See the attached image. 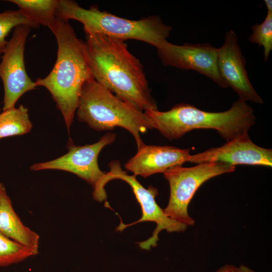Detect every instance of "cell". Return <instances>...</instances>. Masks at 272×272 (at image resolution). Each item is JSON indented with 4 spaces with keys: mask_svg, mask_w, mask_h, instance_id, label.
I'll use <instances>...</instances> for the list:
<instances>
[{
    "mask_svg": "<svg viewBox=\"0 0 272 272\" xmlns=\"http://www.w3.org/2000/svg\"><path fill=\"white\" fill-rule=\"evenodd\" d=\"M56 17L65 22L69 20L80 22L86 35L97 33L125 41L134 39L156 48L167 41L172 30L156 15L131 20L101 11L96 6L86 9L71 0H58Z\"/></svg>",
    "mask_w": 272,
    "mask_h": 272,
    "instance_id": "277c9868",
    "label": "cell"
},
{
    "mask_svg": "<svg viewBox=\"0 0 272 272\" xmlns=\"http://www.w3.org/2000/svg\"><path fill=\"white\" fill-rule=\"evenodd\" d=\"M20 25H26L31 28H37L39 25L30 20L19 10H8L0 13V52L4 51L9 32Z\"/></svg>",
    "mask_w": 272,
    "mask_h": 272,
    "instance_id": "ac0fdd59",
    "label": "cell"
},
{
    "mask_svg": "<svg viewBox=\"0 0 272 272\" xmlns=\"http://www.w3.org/2000/svg\"><path fill=\"white\" fill-rule=\"evenodd\" d=\"M115 139V133L108 132L96 143L84 146H76L70 139L66 154L51 161L34 164L30 169L33 171L49 169L69 172L86 181L94 189L105 174L98 165L99 154Z\"/></svg>",
    "mask_w": 272,
    "mask_h": 272,
    "instance_id": "9c48e42d",
    "label": "cell"
},
{
    "mask_svg": "<svg viewBox=\"0 0 272 272\" xmlns=\"http://www.w3.org/2000/svg\"><path fill=\"white\" fill-rule=\"evenodd\" d=\"M0 233L26 247L34 255L39 253V235L21 221L2 182H0Z\"/></svg>",
    "mask_w": 272,
    "mask_h": 272,
    "instance_id": "5bb4252c",
    "label": "cell"
},
{
    "mask_svg": "<svg viewBox=\"0 0 272 272\" xmlns=\"http://www.w3.org/2000/svg\"><path fill=\"white\" fill-rule=\"evenodd\" d=\"M162 63L203 75L222 88L228 86L221 78L217 64V48L209 43L175 45L167 41L156 48Z\"/></svg>",
    "mask_w": 272,
    "mask_h": 272,
    "instance_id": "30bf717a",
    "label": "cell"
},
{
    "mask_svg": "<svg viewBox=\"0 0 272 272\" xmlns=\"http://www.w3.org/2000/svg\"><path fill=\"white\" fill-rule=\"evenodd\" d=\"M189 149L174 146L145 145L124 164L125 168L135 176L144 178L164 173L167 169L188 162Z\"/></svg>",
    "mask_w": 272,
    "mask_h": 272,
    "instance_id": "4fadbf2b",
    "label": "cell"
},
{
    "mask_svg": "<svg viewBox=\"0 0 272 272\" xmlns=\"http://www.w3.org/2000/svg\"><path fill=\"white\" fill-rule=\"evenodd\" d=\"M50 30L57 41L56 60L46 77L34 82L36 87H44L49 92L69 132L83 86L94 78L85 42L78 38L68 22L57 18Z\"/></svg>",
    "mask_w": 272,
    "mask_h": 272,
    "instance_id": "7a4b0ae2",
    "label": "cell"
},
{
    "mask_svg": "<svg viewBox=\"0 0 272 272\" xmlns=\"http://www.w3.org/2000/svg\"><path fill=\"white\" fill-rule=\"evenodd\" d=\"M77 116L97 131H110L116 127L126 129L133 136L138 150L146 145L140 133L154 129L144 112L121 100L94 79L83 86Z\"/></svg>",
    "mask_w": 272,
    "mask_h": 272,
    "instance_id": "5b68a950",
    "label": "cell"
},
{
    "mask_svg": "<svg viewBox=\"0 0 272 272\" xmlns=\"http://www.w3.org/2000/svg\"><path fill=\"white\" fill-rule=\"evenodd\" d=\"M249 40L264 48V61H266L272 50V13L267 12L264 21L251 27Z\"/></svg>",
    "mask_w": 272,
    "mask_h": 272,
    "instance_id": "d6986e66",
    "label": "cell"
},
{
    "mask_svg": "<svg viewBox=\"0 0 272 272\" xmlns=\"http://www.w3.org/2000/svg\"><path fill=\"white\" fill-rule=\"evenodd\" d=\"M217 64L221 78L244 101L262 104L249 79L246 60L239 47L238 38L232 30L225 34L224 43L217 48Z\"/></svg>",
    "mask_w": 272,
    "mask_h": 272,
    "instance_id": "8fae6325",
    "label": "cell"
},
{
    "mask_svg": "<svg viewBox=\"0 0 272 272\" xmlns=\"http://www.w3.org/2000/svg\"><path fill=\"white\" fill-rule=\"evenodd\" d=\"M31 28L20 25L7 41L0 62V78L4 89L3 110L15 107L19 99L36 86L28 76L24 63V50Z\"/></svg>",
    "mask_w": 272,
    "mask_h": 272,
    "instance_id": "ba28073f",
    "label": "cell"
},
{
    "mask_svg": "<svg viewBox=\"0 0 272 272\" xmlns=\"http://www.w3.org/2000/svg\"><path fill=\"white\" fill-rule=\"evenodd\" d=\"M188 162L197 164L222 163L235 166L250 165L271 167L272 150L255 144L247 133L227 142L221 147L190 155Z\"/></svg>",
    "mask_w": 272,
    "mask_h": 272,
    "instance_id": "7c38bea8",
    "label": "cell"
},
{
    "mask_svg": "<svg viewBox=\"0 0 272 272\" xmlns=\"http://www.w3.org/2000/svg\"><path fill=\"white\" fill-rule=\"evenodd\" d=\"M214 272H255L248 266L244 264L236 266L233 264H225Z\"/></svg>",
    "mask_w": 272,
    "mask_h": 272,
    "instance_id": "ffe728a7",
    "label": "cell"
},
{
    "mask_svg": "<svg viewBox=\"0 0 272 272\" xmlns=\"http://www.w3.org/2000/svg\"><path fill=\"white\" fill-rule=\"evenodd\" d=\"M32 127L28 109L23 105L3 110L0 113V139L29 132Z\"/></svg>",
    "mask_w": 272,
    "mask_h": 272,
    "instance_id": "2e32d148",
    "label": "cell"
},
{
    "mask_svg": "<svg viewBox=\"0 0 272 272\" xmlns=\"http://www.w3.org/2000/svg\"><path fill=\"white\" fill-rule=\"evenodd\" d=\"M264 2L266 7L267 12L272 13V1L264 0Z\"/></svg>",
    "mask_w": 272,
    "mask_h": 272,
    "instance_id": "44dd1931",
    "label": "cell"
},
{
    "mask_svg": "<svg viewBox=\"0 0 272 272\" xmlns=\"http://www.w3.org/2000/svg\"><path fill=\"white\" fill-rule=\"evenodd\" d=\"M94 79L137 110H158L144 67L125 40L101 34L86 35L85 42Z\"/></svg>",
    "mask_w": 272,
    "mask_h": 272,
    "instance_id": "6da1fadb",
    "label": "cell"
},
{
    "mask_svg": "<svg viewBox=\"0 0 272 272\" xmlns=\"http://www.w3.org/2000/svg\"><path fill=\"white\" fill-rule=\"evenodd\" d=\"M34 23L48 27H53L57 18L56 12L58 0H10Z\"/></svg>",
    "mask_w": 272,
    "mask_h": 272,
    "instance_id": "9a60e30c",
    "label": "cell"
},
{
    "mask_svg": "<svg viewBox=\"0 0 272 272\" xmlns=\"http://www.w3.org/2000/svg\"><path fill=\"white\" fill-rule=\"evenodd\" d=\"M110 170L105 172L104 175L98 183L95 191L99 195L106 193L105 190V185L110 181L114 179H120L126 182L131 188L135 198L139 203L142 211L141 218L133 223L128 224L122 222L116 227L117 231L121 232L126 228L137 223L144 222H153L156 223V227L153 232L152 236L147 240L138 242L139 247L142 249L149 250L151 247L157 245L159 240L158 235L162 230L167 232H183L188 226L177 222L168 217L156 202L155 197L158 195V189L152 186L149 188L144 187L137 180L136 176L128 175L122 169L120 162L118 160H112L108 165Z\"/></svg>",
    "mask_w": 272,
    "mask_h": 272,
    "instance_id": "8992f818",
    "label": "cell"
},
{
    "mask_svg": "<svg viewBox=\"0 0 272 272\" xmlns=\"http://www.w3.org/2000/svg\"><path fill=\"white\" fill-rule=\"evenodd\" d=\"M1 54H2V52H0V57H1Z\"/></svg>",
    "mask_w": 272,
    "mask_h": 272,
    "instance_id": "7402d4cb",
    "label": "cell"
},
{
    "mask_svg": "<svg viewBox=\"0 0 272 272\" xmlns=\"http://www.w3.org/2000/svg\"><path fill=\"white\" fill-rule=\"evenodd\" d=\"M235 169V166L222 163H201L191 167L176 166L167 169L163 173L170 186L168 203L163 209L165 214L188 227L194 226L188 207L195 192L211 178Z\"/></svg>",
    "mask_w": 272,
    "mask_h": 272,
    "instance_id": "52a82bcc",
    "label": "cell"
},
{
    "mask_svg": "<svg viewBox=\"0 0 272 272\" xmlns=\"http://www.w3.org/2000/svg\"><path fill=\"white\" fill-rule=\"evenodd\" d=\"M0 104H1V103H0Z\"/></svg>",
    "mask_w": 272,
    "mask_h": 272,
    "instance_id": "603a6c76",
    "label": "cell"
},
{
    "mask_svg": "<svg viewBox=\"0 0 272 272\" xmlns=\"http://www.w3.org/2000/svg\"><path fill=\"white\" fill-rule=\"evenodd\" d=\"M34 255L29 249L0 233V267L22 262Z\"/></svg>",
    "mask_w": 272,
    "mask_h": 272,
    "instance_id": "e0dca14e",
    "label": "cell"
},
{
    "mask_svg": "<svg viewBox=\"0 0 272 272\" xmlns=\"http://www.w3.org/2000/svg\"><path fill=\"white\" fill-rule=\"evenodd\" d=\"M151 120L154 128L165 138L177 140L195 129H215L227 142L247 133L254 124L252 108L240 99L233 102L228 110L212 112L180 103L169 110L144 112Z\"/></svg>",
    "mask_w": 272,
    "mask_h": 272,
    "instance_id": "3957f363",
    "label": "cell"
}]
</instances>
